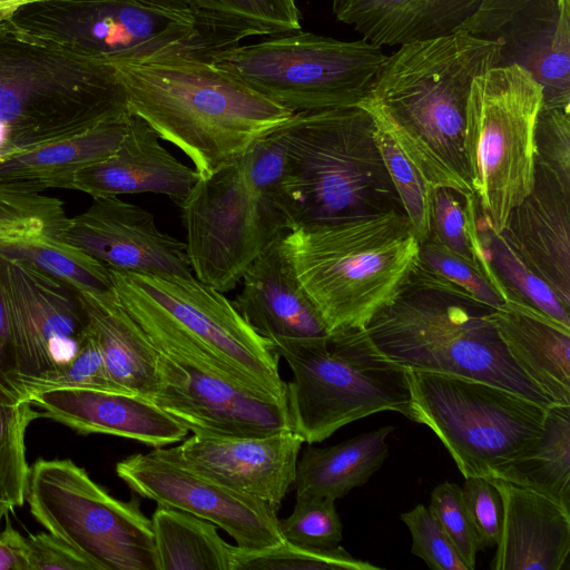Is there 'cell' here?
<instances>
[{
    "instance_id": "f6af8a7d",
    "label": "cell",
    "mask_w": 570,
    "mask_h": 570,
    "mask_svg": "<svg viewBox=\"0 0 570 570\" xmlns=\"http://www.w3.org/2000/svg\"><path fill=\"white\" fill-rule=\"evenodd\" d=\"M535 163L570 186V108L543 106L534 127Z\"/></svg>"
},
{
    "instance_id": "277c9868",
    "label": "cell",
    "mask_w": 570,
    "mask_h": 570,
    "mask_svg": "<svg viewBox=\"0 0 570 570\" xmlns=\"http://www.w3.org/2000/svg\"><path fill=\"white\" fill-rule=\"evenodd\" d=\"M493 311L417 259L365 330L383 356L405 368L483 381L546 407L554 404L510 355Z\"/></svg>"
},
{
    "instance_id": "bcb514c9",
    "label": "cell",
    "mask_w": 570,
    "mask_h": 570,
    "mask_svg": "<svg viewBox=\"0 0 570 570\" xmlns=\"http://www.w3.org/2000/svg\"><path fill=\"white\" fill-rule=\"evenodd\" d=\"M53 389H83L127 393L111 379L101 351L89 328L79 352L72 361L60 372L40 383L32 394Z\"/></svg>"
},
{
    "instance_id": "3957f363",
    "label": "cell",
    "mask_w": 570,
    "mask_h": 570,
    "mask_svg": "<svg viewBox=\"0 0 570 570\" xmlns=\"http://www.w3.org/2000/svg\"><path fill=\"white\" fill-rule=\"evenodd\" d=\"M130 114L206 178L294 114L213 63L186 58L111 65Z\"/></svg>"
},
{
    "instance_id": "60d3db41",
    "label": "cell",
    "mask_w": 570,
    "mask_h": 570,
    "mask_svg": "<svg viewBox=\"0 0 570 570\" xmlns=\"http://www.w3.org/2000/svg\"><path fill=\"white\" fill-rule=\"evenodd\" d=\"M419 244V262L426 268L448 278L493 308L507 302L504 292L475 265L431 236Z\"/></svg>"
},
{
    "instance_id": "ba28073f",
    "label": "cell",
    "mask_w": 570,
    "mask_h": 570,
    "mask_svg": "<svg viewBox=\"0 0 570 570\" xmlns=\"http://www.w3.org/2000/svg\"><path fill=\"white\" fill-rule=\"evenodd\" d=\"M278 127L236 161L199 178L181 205L194 276L226 293L275 239L293 228L283 189Z\"/></svg>"
},
{
    "instance_id": "f35d334b",
    "label": "cell",
    "mask_w": 570,
    "mask_h": 570,
    "mask_svg": "<svg viewBox=\"0 0 570 570\" xmlns=\"http://www.w3.org/2000/svg\"><path fill=\"white\" fill-rule=\"evenodd\" d=\"M376 141L404 214L419 242L424 240L431 235L430 210L434 187L404 155L392 137L379 126Z\"/></svg>"
},
{
    "instance_id": "ffe728a7",
    "label": "cell",
    "mask_w": 570,
    "mask_h": 570,
    "mask_svg": "<svg viewBox=\"0 0 570 570\" xmlns=\"http://www.w3.org/2000/svg\"><path fill=\"white\" fill-rule=\"evenodd\" d=\"M304 440L294 431L265 436H193L165 452L193 470L257 498L278 512L294 485Z\"/></svg>"
},
{
    "instance_id": "cb8c5ba5",
    "label": "cell",
    "mask_w": 570,
    "mask_h": 570,
    "mask_svg": "<svg viewBox=\"0 0 570 570\" xmlns=\"http://www.w3.org/2000/svg\"><path fill=\"white\" fill-rule=\"evenodd\" d=\"M43 415L81 434L105 433L156 448L181 441L188 430L150 401L128 393L53 389L29 396Z\"/></svg>"
},
{
    "instance_id": "74e56055",
    "label": "cell",
    "mask_w": 570,
    "mask_h": 570,
    "mask_svg": "<svg viewBox=\"0 0 570 570\" xmlns=\"http://www.w3.org/2000/svg\"><path fill=\"white\" fill-rule=\"evenodd\" d=\"M367 561L355 559L344 548L302 547L283 541L262 549L232 546L230 570H376Z\"/></svg>"
},
{
    "instance_id": "7a4b0ae2",
    "label": "cell",
    "mask_w": 570,
    "mask_h": 570,
    "mask_svg": "<svg viewBox=\"0 0 570 570\" xmlns=\"http://www.w3.org/2000/svg\"><path fill=\"white\" fill-rule=\"evenodd\" d=\"M16 31L109 65L186 58L213 63L253 36L240 19L187 0H35L3 16Z\"/></svg>"
},
{
    "instance_id": "9c48e42d",
    "label": "cell",
    "mask_w": 570,
    "mask_h": 570,
    "mask_svg": "<svg viewBox=\"0 0 570 570\" xmlns=\"http://www.w3.org/2000/svg\"><path fill=\"white\" fill-rule=\"evenodd\" d=\"M283 242L296 278L328 332L365 328L419 259V239L399 212L298 225Z\"/></svg>"
},
{
    "instance_id": "f5cc1de1",
    "label": "cell",
    "mask_w": 570,
    "mask_h": 570,
    "mask_svg": "<svg viewBox=\"0 0 570 570\" xmlns=\"http://www.w3.org/2000/svg\"><path fill=\"white\" fill-rule=\"evenodd\" d=\"M2 22H3V19L0 18V23H2Z\"/></svg>"
},
{
    "instance_id": "f546056e",
    "label": "cell",
    "mask_w": 570,
    "mask_h": 570,
    "mask_svg": "<svg viewBox=\"0 0 570 570\" xmlns=\"http://www.w3.org/2000/svg\"><path fill=\"white\" fill-rule=\"evenodd\" d=\"M394 426H382L338 444L316 448L312 444L297 461L294 487L296 499L337 500L365 484L389 455L387 438Z\"/></svg>"
},
{
    "instance_id": "52a82bcc",
    "label": "cell",
    "mask_w": 570,
    "mask_h": 570,
    "mask_svg": "<svg viewBox=\"0 0 570 570\" xmlns=\"http://www.w3.org/2000/svg\"><path fill=\"white\" fill-rule=\"evenodd\" d=\"M376 129L371 114L360 106L294 112L278 127L283 189L293 228L404 214Z\"/></svg>"
},
{
    "instance_id": "83f0119b",
    "label": "cell",
    "mask_w": 570,
    "mask_h": 570,
    "mask_svg": "<svg viewBox=\"0 0 570 570\" xmlns=\"http://www.w3.org/2000/svg\"><path fill=\"white\" fill-rule=\"evenodd\" d=\"M77 292L111 379L127 393L146 399L157 384L159 352L114 292Z\"/></svg>"
},
{
    "instance_id": "836d02e7",
    "label": "cell",
    "mask_w": 570,
    "mask_h": 570,
    "mask_svg": "<svg viewBox=\"0 0 570 570\" xmlns=\"http://www.w3.org/2000/svg\"><path fill=\"white\" fill-rule=\"evenodd\" d=\"M478 236L488 266L503 288L507 301L534 308L570 327V307L517 257L501 235L483 220L480 213Z\"/></svg>"
},
{
    "instance_id": "7402d4cb",
    "label": "cell",
    "mask_w": 570,
    "mask_h": 570,
    "mask_svg": "<svg viewBox=\"0 0 570 570\" xmlns=\"http://www.w3.org/2000/svg\"><path fill=\"white\" fill-rule=\"evenodd\" d=\"M199 178L195 168L184 165L161 145L147 122L131 114L115 151L80 169L70 189L86 193L94 199L159 194L180 208Z\"/></svg>"
},
{
    "instance_id": "ee69618b",
    "label": "cell",
    "mask_w": 570,
    "mask_h": 570,
    "mask_svg": "<svg viewBox=\"0 0 570 570\" xmlns=\"http://www.w3.org/2000/svg\"><path fill=\"white\" fill-rule=\"evenodd\" d=\"M412 535V553L434 570H469L430 510L417 504L401 514Z\"/></svg>"
},
{
    "instance_id": "5b68a950",
    "label": "cell",
    "mask_w": 570,
    "mask_h": 570,
    "mask_svg": "<svg viewBox=\"0 0 570 570\" xmlns=\"http://www.w3.org/2000/svg\"><path fill=\"white\" fill-rule=\"evenodd\" d=\"M108 268L119 304L160 354L287 400L279 356L224 293L195 276Z\"/></svg>"
},
{
    "instance_id": "b9f144b4",
    "label": "cell",
    "mask_w": 570,
    "mask_h": 570,
    "mask_svg": "<svg viewBox=\"0 0 570 570\" xmlns=\"http://www.w3.org/2000/svg\"><path fill=\"white\" fill-rule=\"evenodd\" d=\"M194 7L233 17L262 29L266 36L301 29L295 0H187Z\"/></svg>"
},
{
    "instance_id": "30bf717a",
    "label": "cell",
    "mask_w": 570,
    "mask_h": 570,
    "mask_svg": "<svg viewBox=\"0 0 570 570\" xmlns=\"http://www.w3.org/2000/svg\"><path fill=\"white\" fill-rule=\"evenodd\" d=\"M269 344L292 370L287 405L293 431L307 444L382 411L411 419L406 368L383 356L365 328L344 327L321 337Z\"/></svg>"
},
{
    "instance_id": "8d00e7d4",
    "label": "cell",
    "mask_w": 570,
    "mask_h": 570,
    "mask_svg": "<svg viewBox=\"0 0 570 570\" xmlns=\"http://www.w3.org/2000/svg\"><path fill=\"white\" fill-rule=\"evenodd\" d=\"M0 254L27 259L76 289L114 292L108 266L62 239L22 243L1 248Z\"/></svg>"
},
{
    "instance_id": "4fadbf2b",
    "label": "cell",
    "mask_w": 570,
    "mask_h": 570,
    "mask_svg": "<svg viewBox=\"0 0 570 570\" xmlns=\"http://www.w3.org/2000/svg\"><path fill=\"white\" fill-rule=\"evenodd\" d=\"M219 55L213 65L293 112L358 106L383 65L381 47L295 30Z\"/></svg>"
},
{
    "instance_id": "d6986e66",
    "label": "cell",
    "mask_w": 570,
    "mask_h": 570,
    "mask_svg": "<svg viewBox=\"0 0 570 570\" xmlns=\"http://www.w3.org/2000/svg\"><path fill=\"white\" fill-rule=\"evenodd\" d=\"M62 240L117 271L194 276L186 243L161 232L149 210L116 196L95 198L69 217Z\"/></svg>"
},
{
    "instance_id": "9a60e30c",
    "label": "cell",
    "mask_w": 570,
    "mask_h": 570,
    "mask_svg": "<svg viewBox=\"0 0 570 570\" xmlns=\"http://www.w3.org/2000/svg\"><path fill=\"white\" fill-rule=\"evenodd\" d=\"M0 285L26 397L65 368L88 332L78 292L33 263L0 254Z\"/></svg>"
},
{
    "instance_id": "8fae6325",
    "label": "cell",
    "mask_w": 570,
    "mask_h": 570,
    "mask_svg": "<svg viewBox=\"0 0 570 570\" xmlns=\"http://www.w3.org/2000/svg\"><path fill=\"white\" fill-rule=\"evenodd\" d=\"M542 105V87L518 65L493 67L472 82L465 155L479 213L498 234L532 188L534 127Z\"/></svg>"
},
{
    "instance_id": "ab89813d",
    "label": "cell",
    "mask_w": 570,
    "mask_h": 570,
    "mask_svg": "<svg viewBox=\"0 0 570 570\" xmlns=\"http://www.w3.org/2000/svg\"><path fill=\"white\" fill-rule=\"evenodd\" d=\"M278 522L284 540L296 546L331 549L343 538L335 500L330 498L296 499L293 512Z\"/></svg>"
},
{
    "instance_id": "681fc988",
    "label": "cell",
    "mask_w": 570,
    "mask_h": 570,
    "mask_svg": "<svg viewBox=\"0 0 570 570\" xmlns=\"http://www.w3.org/2000/svg\"><path fill=\"white\" fill-rule=\"evenodd\" d=\"M0 385L23 396L11 340L9 316L0 285Z\"/></svg>"
},
{
    "instance_id": "e0dca14e",
    "label": "cell",
    "mask_w": 570,
    "mask_h": 570,
    "mask_svg": "<svg viewBox=\"0 0 570 570\" xmlns=\"http://www.w3.org/2000/svg\"><path fill=\"white\" fill-rule=\"evenodd\" d=\"M146 400L193 434L265 436L293 431L287 400L181 364L160 354L157 384Z\"/></svg>"
},
{
    "instance_id": "8992f818",
    "label": "cell",
    "mask_w": 570,
    "mask_h": 570,
    "mask_svg": "<svg viewBox=\"0 0 570 570\" xmlns=\"http://www.w3.org/2000/svg\"><path fill=\"white\" fill-rule=\"evenodd\" d=\"M130 114L115 68L0 23V158Z\"/></svg>"
},
{
    "instance_id": "7c38bea8",
    "label": "cell",
    "mask_w": 570,
    "mask_h": 570,
    "mask_svg": "<svg viewBox=\"0 0 570 570\" xmlns=\"http://www.w3.org/2000/svg\"><path fill=\"white\" fill-rule=\"evenodd\" d=\"M406 373L410 420L436 434L464 478L489 476L540 435L549 406L464 376L412 368Z\"/></svg>"
},
{
    "instance_id": "7bdbcfd3",
    "label": "cell",
    "mask_w": 570,
    "mask_h": 570,
    "mask_svg": "<svg viewBox=\"0 0 570 570\" xmlns=\"http://www.w3.org/2000/svg\"><path fill=\"white\" fill-rule=\"evenodd\" d=\"M428 509L451 540L466 568L473 570L480 547L461 487L448 481L439 484L431 493Z\"/></svg>"
},
{
    "instance_id": "4dcf8cb0",
    "label": "cell",
    "mask_w": 570,
    "mask_h": 570,
    "mask_svg": "<svg viewBox=\"0 0 570 570\" xmlns=\"http://www.w3.org/2000/svg\"><path fill=\"white\" fill-rule=\"evenodd\" d=\"M487 478L535 490L570 511V404L550 405L534 443Z\"/></svg>"
},
{
    "instance_id": "e575fe53",
    "label": "cell",
    "mask_w": 570,
    "mask_h": 570,
    "mask_svg": "<svg viewBox=\"0 0 570 570\" xmlns=\"http://www.w3.org/2000/svg\"><path fill=\"white\" fill-rule=\"evenodd\" d=\"M42 415L32 410L28 397L0 385V522L26 501L30 470L26 458V432L29 424Z\"/></svg>"
},
{
    "instance_id": "816d5d0a",
    "label": "cell",
    "mask_w": 570,
    "mask_h": 570,
    "mask_svg": "<svg viewBox=\"0 0 570 570\" xmlns=\"http://www.w3.org/2000/svg\"><path fill=\"white\" fill-rule=\"evenodd\" d=\"M29 1L35 0H0V18L3 19L4 13L10 9Z\"/></svg>"
},
{
    "instance_id": "603a6c76",
    "label": "cell",
    "mask_w": 570,
    "mask_h": 570,
    "mask_svg": "<svg viewBox=\"0 0 570 570\" xmlns=\"http://www.w3.org/2000/svg\"><path fill=\"white\" fill-rule=\"evenodd\" d=\"M283 237L246 268L233 302L250 327L268 342L321 337L330 332L299 285Z\"/></svg>"
},
{
    "instance_id": "c3c4849f",
    "label": "cell",
    "mask_w": 570,
    "mask_h": 570,
    "mask_svg": "<svg viewBox=\"0 0 570 570\" xmlns=\"http://www.w3.org/2000/svg\"><path fill=\"white\" fill-rule=\"evenodd\" d=\"M28 570H98L69 544L50 532L22 535Z\"/></svg>"
},
{
    "instance_id": "db71d44e",
    "label": "cell",
    "mask_w": 570,
    "mask_h": 570,
    "mask_svg": "<svg viewBox=\"0 0 570 570\" xmlns=\"http://www.w3.org/2000/svg\"><path fill=\"white\" fill-rule=\"evenodd\" d=\"M0 160H2V159L0 158Z\"/></svg>"
},
{
    "instance_id": "d4e9b609",
    "label": "cell",
    "mask_w": 570,
    "mask_h": 570,
    "mask_svg": "<svg viewBox=\"0 0 570 570\" xmlns=\"http://www.w3.org/2000/svg\"><path fill=\"white\" fill-rule=\"evenodd\" d=\"M503 501L492 570H562L570 556V511L535 490L489 478Z\"/></svg>"
},
{
    "instance_id": "f907efd6",
    "label": "cell",
    "mask_w": 570,
    "mask_h": 570,
    "mask_svg": "<svg viewBox=\"0 0 570 570\" xmlns=\"http://www.w3.org/2000/svg\"><path fill=\"white\" fill-rule=\"evenodd\" d=\"M0 570H28L22 534L9 521L0 532Z\"/></svg>"
},
{
    "instance_id": "1f68e13d",
    "label": "cell",
    "mask_w": 570,
    "mask_h": 570,
    "mask_svg": "<svg viewBox=\"0 0 570 570\" xmlns=\"http://www.w3.org/2000/svg\"><path fill=\"white\" fill-rule=\"evenodd\" d=\"M150 521L158 570H230L232 546L214 523L161 505Z\"/></svg>"
},
{
    "instance_id": "f1b7e54d",
    "label": "cell",
    "mask_w": 570,
    "mask_h": 570,
    "mask_svg": "<svg viewBox=\"0 0 570 570\" xmlns=\"http://www.w3.org/2000/svg\"><path fill=\"white\" fill-rule=\"evenodd\" d=\"M131 114L102 122L80 135L39 146L0 160V179L19 181L39 191L70 189L82 168L111 155L121 141Z\"/></svg>"
},
{
    "instance_id": "d590c367",
    "label": "cell",
    "mask_w": 570,
    "mask_h": 570,
    "mask_svg": "<svg viewBox=\"0 0 570 570\" xmlns=\"http://www.w3.org/2000/svg\"><path fill=\"white\" fill-rule=\"evenodd\" d=\"M478 215L479 207L474 193L463 195L448 187L433 188L430 236L475 265L498 286V281L488 266L479 240Z\"/></svg>"
},
{
    "instance_id": "6da1fadb",
    "label": "cell",
    "mask_w": 570,
    "mask_h": 570,
    "mask_svg": "<svg viewBox=\"0 0 570 570\" xmlns=\"http://www.w3.org/2000/svg\"><path fill=\"white\" fill-rule=\"evenodd\" d=\"M498 65V45L466 32L414 41L386 56L358 105L433 187L472 194L464 135L475 77Z\"/></svg>"
},
{
    "instance_id": "484cf974",
    "label": "cell",
    "mask_w": 570,
    "mask_h": 570,
    "mask_svg": "<svg viewBox=\"0 0 570 570\" xmlns=\"http://www.w3.org/2000/svg\"><path fill=\"white\" fill-rule=\"evenodd\" d=\"M483 0H332L336 19L382 46L454 33Z\"/></svg>"
},
{
    "instance_id": "2e32d148",
    "label": "cell",
    "mask_w": 570,
    "mask_h": 570,
    "mask_svg": "<svg viewBox=\"0 0 570 570\" xmlns=\"http://www.w3.org/2000/svg\"><path fill=\"white\" fill-rule=\"evenodd\" d=\"M116 472L141 498L214 523L239 548L262 549L285 541L269 504L193 470L164 448L125 458Z\"/></svg>"
},
{
    "instance_id": "44dd1931",
    "label": "cell",
    "mask_w": 570,
    "mask_h": 570,
    "mask_svg": "<svg viewBox=\"0 0 570 570\" xmlns=\"http://www.w3.org/2000/svg\"><path fill=\"white\" fill-rule=\"evenodd\" d=\"M517 257L570 307V186L535 163L530 193L500 233Z\"/></svg>"
},
{
    "instance_id": "7dc6e473",
    "label": "cell",
    "mask_w": 570,
    "mask_h": 570,
    "mask_svg": "<svg viewBox=\"0 0 570 570\" xmlns=\"http://www.w3.org/2000/svg\"><path fill=\"white\" fill-rule=\"evenodd\" d=\"M463 501L473 525L480 550L495 547L503 521V501L500 491L489 478H465Z\"/></svg>"
},
{
    "instance_id": "ac0fdd59",
    "label": "cell",
    "mask_w": 570,
    "mask_h": 570,
    "mask_svg": "<svg viewBox=\"0 0 570 570\" xmlns=\"http://www.w3.org/2000/svg\"><path fill=\"white\" fill-rule=\"evenodd\" d=\"M459 31L498 45L542 87L543 106L570 108V0H483Z\"/></svg>"
},
{
    "instance_id": "4316f807",
    "label": "cell",
    "mask_w": 570,
    "mask_h": 570,
    "mask_svg": "<svg viewBox=\"0 0 570 570\" xmlns=\"http://www.w3.org/2000/svg\"><path fill=\"white\" fill-rule=\"evenodd\" d=\"M492 321L523 373L553 403L570 404V327L513 301L494 308Z\"/></svg>"
},
{
    "instance_id": "5bb4252c",
    "label": "cell",
    "mask_w": 570,
    "mask_h": 570,
    "mask_svg": "<svg viewBox=\"0 0 570 570\" xmlns=\"http://www.w3.org/2000/svg\"><path fill=\"white\" fill-rule=\"evenodd\" d=\"M26 500L46 530L98 570H158L151 521L137 498L110 495L69 459H39Z\"/></svg>"
},
{
    "instance_id": "d6a6232c",
    "label": "cell",
    "mask_w": 570,
    "mask_h": 570,
    "mask_svg": "<svg viewBox=\"0 0 570 570\" xmlns=\"http://www.w3.org/2000/svg\"><path fill=\"white\" fill-rule=\"evenodd\" d=\"M63 203L19 181L0 179V249L40 239H62Z\"/></svg>"
}]
</instances>
